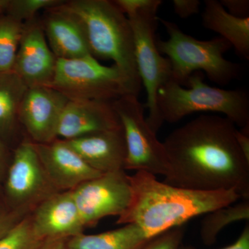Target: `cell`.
<instances>
[{
    "label": "cell",
    "mask_w": 249,
    "mask_h": 249,
    "mask_svg": "<svg viewBox=\"0 0 249 249\" xmlns=\"http://www.w3.org/2000/svg\"><path fill=\"white\" fill-rule=\"evenodd\" d=\"M225 116L201 114L174 129L163 142L168 171L163 182L197 191L234 190L249 199V161Z\"/></svg>",
    "instance_id": "obj_1"
},
{
    "label": "cell",
    "mask_w": 249,
    "mask_h": 249,
    "mask_svg": "<svg viewBox=\"0 0 249 249\" xmlns=\"http://www.w3.org/2000/svg\"><path fill=\"white\" fill-rule=\"evenodd\" d=\"M129 178L132 198L117 224H136L148 238L242 199L234 190L180 188L159 181L155 175L146 172H136Z\"/></svg>",
    "instance_id": "obj_2"
},
{
    "label": "cell",
    "mask_w": 249,
    "mask_h": 249,
    "mask_svg": "<svg viewBox=\"0 0 249 249\" xmlns=\"http://www.w3.org/2000/svg\"><path fill=\"white\" fill-rule=\"evenodd\" d=\"M58 6L78 23L93 58L112 60L127 80L129 95L139 97L142 85L127 16L109 0L64 1Z\"/></svg>",
    "instance_id": "obj_3"
},
{
    "label": "cell",
    "mask_w": 249,
    "mask_h": 249,
    "mask_svg": "<svg viewBox=\"0 0 249 249\" xmlns=\"http://www.w3.org/2000/svg\"><path fill=\"white\" fill-rule=\"evenodd\" d=\"M184 88L173 79L157 91V107L163 123L175 124L198 112L224 114L236 127H249V96L242 89H224L206 84L204 73L196 71Z\"/></svg>",
    "instance_id": "obj_4"
},
{
    "label": "cell",
    "mask_w": 249,
    "mask_h": 249,
    "mask_svg": "<svg viewBox=\"0 0 249 249\" xmlns=\"http://www.w3.org/2000/svg\"><path fill=\"white\" fill-rule=\"evenodd\" d=\"M169 36L167 40H157V47L169 59L172 79L181 86H187L188 78L196 71H204L210 80L219 85H227L241 75L238 64L229 61L224 53L232 46L221 37L210 40H199L184 34L178 24L159 18Z\"/></svg>",
    "instance_id": "obj_5"
},
{
    "label": "cell",
    "mask_w": 249,
    "mask_h": 249,
    "mask_svg": "<svg viewBox=\"0 0 249 249\" xmlns=\"http://www.w3.org/2000/svg\"><path fill=\"white\" fill-rule=\"evenodd\" d=\"M161 4V0H150L138 12L127 16L133 32L139 76L146 91V102L144 105L148 109V115L145 119L156 134L163 124L157 107V91L172 79L171 63L159 51L156 37L160 18L157 12Z\"/></svg>",
    "instance_id": "obj_6"
},
{
    "label": "cell",
    "mask_w": 249,
    "mask_h": 249,
    "mask_svg": "<svg viewBox=\"0 0 249 249\" xmlns=\"http://www.w3.org/2000/svg\"><path fill=\"white\" fill-rule=\"evenodd\" d=\"M71 101L113 103L129 95L127 80L116 65H103L93 56L58 59L49 85Z\"/></svg>",
    "instance_id": "obj_7"
},
{
    "label": "cell",
    "mask_w": 249,
    "mask_h": 249,
    "mask_svg": "<svg viewBox=\"0 0 249 249\" xmlns=\"http://www.w3.org/2000/svg\"><path fill=\"white\" fill-rule=\"evenodd\" d=\"M124 129L126 144L124 170L146 172L163 177L168 160L163 142L147 124L145 105L138 97L125 95L112 103Z\"/></svg>",
    "instance_id": "obj_8"
},
{
    "label": "cell",
    "mask_w": 249,
    "mask_h": 249,
    "mask_svg": "<svg viewBox=\"0 0 249 249\" xmlns=\"http://www.w3.org/2000/svg\"><path fill=\"white\" fill-rule=\"evenodd\" d=\"M71 192L85 227L109 216L120 217L132 198L129 175L124 170L102 174Z\"/></svg>",
    "instance_id": "obj_9"
},
{
    "label": "cell",
    "mask_w": 249,
    "mask_h": 249,
    "mask_svg": "<svg viewBox=\"0 0 249 249\" xmlns=\"http://www.w3.org/2000/svg\"><path fill=\"white\" fill-rule=\"evenodd\" d=\"M6 193L18 207L31 206L56 193L49 181L35 145L23 142L15 151L6 184Z\"/></svg>",
    "instance_id": "obj_10"
},
{
    "label": "cell",
    "mask_w": 249,
    "mask_h": 249,
    "mask_svg": "<svg viewBox=\"0 0 249 249\" xmlns=\"http://www.w3.org/2000/svg\"><path fill=\"white\" fill-rule=\"evenodd\" d=\"M69 99L49 86L28 88L18 117L35 143H49L57 138L60 115Z\"/></svg>",
    "instance_id": "obj_11"
},
{
    "label": "cell",
    "mask_w": 249,
    "mask_h": 249,
    "mask_svg": "<svg viewBox=\"0 0 249 249\" xmlns=\"http://www.w3.org/2000/svg\"><path fill=\"white\" fill-rule=\"evenodd\" d=\"M57 60L47 43L42 25L34 19L24 24L13 71L28 88L49 86Z\"/></svg>",
    "instance_id": "obj_12"
},
{
    "label": "cell",
    "mask_w": 249,
    "mask_h": 249,
    "mask_svg": "<svg viewBox=\"0 0 249 249\" xmlns=\"http://www.w3.org/2000/svg\"><path fill=\"white\" fill-rule=\"evenodd\" d=\"M34 145L46 175L56 191H72L102 175L91 168L64 140L34 142Z\"/></svg>",
    "instance_id": "obj_13"
},
{
    "label": "cell",
    "mask_w": 249,
    "mask_h": 249,
    "mask_svg": "<svg viewBox=\"0 0 249 249\" xmlns=\"http://www.w3.org/2000/svg\"><path fill=\"white\" fill-rule=\"evenodd\" d=\"M121 127L112 103L69 100L59 119L56 134L67 141Z\"/></svg>",
    "instance_id": "obj_14"
},
{
    "label": "cell",
    "mask_w": 249,
    "mask_h": 249,
    "mask_svg": "<svg viewBox=\"0 0 249 249\" xmlns=\"http://www.w3.org/2000/svg\"><path fill=\"white\" fill-rule=\"evenodd\" d=\"M31 217L36 235L42 240L70 239L83 233L85 228L71 191L47 196Z\"/></svg>",
    "instance_id": "obj_15"
},
{
    "label": "cell",
    "mask_w": 249,
    "mask_h": 249,
    "mask_svg": "<svg viewBox=\"0 0 249 249\" xmlns=\"http://www.w3.org/2000/svg\"><path fill=\"white\" fill-rule=\"evenodd\" d=\"M65 142L91 168L99 173L124 170L126 144L123 127Z\"/></svg>",
    "instance_id": "obj_16"
},
{
    "label": "cell",
    "mask_w": 249,
    "mask_h": 249,
    "mask_svg": "<svg viewBox=\"0 0 249 249\" xmlns=\"http://www.w3.org/2000/svg\"><path fill=\"white\" fill-rule=\"evenodd\" d=\"M58 6L47 9L42 24L51 50L57 59L71 60L90 56L81 27L74 18Z\"/></svg>",
    "instance_id": "obj_17"
},
{
    "label": "cell",
    "mask_w": 249,
    "mask_h": 249,
    "mask_svg": "<svg viewBox=\"0 0 249 249\" xmlns=\"http://www.w3.org/2000/svg\"><path fill=\"white\" fill-rule=\"evenodd\" d=\"M203 27L219 34L242 58L249 60V18L235 17L217 0H206Z\"/></svg>",
    "instance_id": "obj_18"
},
{
    "label": "cell",
    "mask_w": 249,
    "mask_h": 249,
    "mask_svg": "<svg viewBox=\"0 0 249 249\" xmlns=\"http://www.w3.org/2000/svg\"><path fill=\"white\" fill-rule=\"evenodd\" d=\"M142 229L134 224L98 234L84 232L69 239L71 249H139L148 241Z\"/></svg>",
    "instance_id": "obj_19"
},
{
    "label": "cell",
    "mask_w": 249,
    "mask_h": 249,
    "mask_svg": "<svg viewBox=\"0 0 249 249\" xmlns=\"http://www.w3.org/2000/svg\"><path fill=\"white\" fill-rule=\"evenodd\" d=\"M249 199H241L205 214L201 222L200 237L204 245H213L224 228L234 222L249 221Z\"/></svg>",
    "instance_id": "obj_20"
},
{
    "label": "cell",
    "mask_w": 249,
    "mask_h": 249,
    "mask_svg": "<svg viewBox=\"0 0 249 249\" xmlns=\"http://www.w3.org/2000/svg\"><path fill=\"white\" fill-rule=\"evenodd\" d=\"M27 89L15 72L0 73V132H7L14 127Z\"/></svg>",
    "instance_id": "obj_21"
},
{
    "label": "cell",
    "mask_w": 249,
    "mask_h": 249,
    "mask_svg": "<svg viewBox=\"0 0 249 249\" xmlns=\"http://www.w3.org/2000/svg\"><path fill=\"white\" fill-rule=\"evenodd\" d=\"M24 23L8 15L0 18V73L13 71Z\"/></svg>",
    "instance_id": "obj_22"
},
{
    "label": "cell",
    "mask_w": 249,
    "mask_h": 249,
    "mask_svg": "<svg viewBox=\"0 0 249 249\" xmlns=\"http://www.w3.org/2000/svg\"><path fill=\"white\" fill-rule=\"evenodd\" d=\"M42 240L36 235L27 214L0 237V249H36Z\"/></svg>",
    "instance_id": "obj_23"
},
{
    "label": "cell",
    "mask_w": 249,
    "mask_h": 249,
    "mask_svg": "<svg viewBox=\"0 0 249 249\" xmlns=\"http://www.w3.org/2000/svg\"><path fill=\"white\" fill-rule=\"evenodd\" d=\"M60 0H15L9 1L6 9L10 16L23 22L34 19V17L40 10L49 9L63 3Z\"/></svg>",
    "instance_id": "obj_24"
},
{
    "label": "cell",
    "mask_w": 249,
    "mask_h": 249,
    "mask_svg": "<svg viewBox=\"0 0 249 249\" xmlns=\"http://www.w3.org/2000/svg\"><path fill=\"white\" fill-rule=\"evenodd\" d=\"M184 235L183 226L174 228L149 239L139 249H180Z\"/></svg>",
    "instance_id": "obj_25"
},
{
    "label": "cell",
    "mask_w": 249,
    "mask_h": 249,
    "mask_svg": "<svg viewBox=\"0 0 249 249\" xmlns=\"http://www.w3.org/2000/svg\"><path fill=\"white\" fill-rule=\"evenodd\" d=\"M30 206H22L0 214V237H2L18 222L25 217L30 211Z\"/></svg>",
    "instance_id": "obj_26"
},
{
    "label": "cell",
    "mask_w": 249,
    "mask_h": 249,
    "mask_svg": "<svg viewBox=\"0 0 249 249\" xmlns=\"http://www.w3.org/2000/svg\"><path fill=\"white\" fill-rule=\"evenodd\" d=\"M201 1L199 0H173L174 11L181 19L198 14L200 9Z\"/></svg>",
    "instance_id": "obj_27"
},
{
    "label": "cell",
    "mask_w": 249,
    "mask_h": 249,
    "mask_svg": "<svg viewBox=\"0 0 249 249\" xmlns=\"http://www.w3.org/2000/svg\"><path fill=\"white\" fill-rule=\"evenodd\" d=\"M220 3L224 9L229 10L228 12L232 16L240 18H249V0H222Z\"/></svg>",
    "instance_id": "obj_28"
},
{
    "label": "cell",
    "mask_w": 249,
    "mask_h": 249,
    "mask_svg": "<svg viewBox=\"0 0 249 249\" xmlns=\"http://www.w3.org/2000/svg\"><path fill=\"white\" fill-rule=\"evenodd\" d=\"M113 1L121 12L127 17L146 6L150 0H115Z\"/></svg>",
    "instance_id": "obj_29"
},
{
    "label": "cell",
    "mask_w": 249,
    "mask_h": 249,
    "mask_svg": "<svg viewBox=\"0 0 249 249\" xmlns=\"http://www.w3.org/2000/svg\"><path fill=\"white\" fill-rule=\"evenodd\" d=\"M180 249H196L192 247H183ZM220 249H249V224H246L238 238L231 245Z\"/></svg>",
    "instance_id": "obj_30"
},
{
    "label": "cell",
    "mask_w": 249,
    "mask_h": 249,
    "mask_svg": "<svg viewBox=\"0 0 249 249\" xmlns=\"http://www.w3.org/2000/svg\"><path fill=\"white\" fill-rule=\"evenodd\" d=\"M235 138L241 151L249 161V127L237 129L235 132Z\"/></svg>",
    "instance_id": "obj_31"
},
{
    "label": "cell",
    "mask_w": 249,
    "mask_h": 249,
    "mask_svg": "<svg viewBox=\"0 0 249 249\" xmlns=\"http://www.w3.org/2000/svg\"><path fill=\"white\" fill-rule=\"evenodd\" d=\"M69 239L43 240L36 249H71L68 245Z\"/></svg>",
    "instance_id": "obj_32"
},
{
    "label": "cell",
    "mask_w": 249,
    "mask_h": 249,
    "mask_svg": "<svg viewBox=\"0 0 249 249\" xmlns=\"http://www.w3.org/2000/svg\"><path fill=\"white\" fill-rule=\"evenodd\" d=\"M5 160V150L2 142L0 141V175L4 170Z\"/></svg>",
    "instance_id": "obj_33"
}]
</instances>
